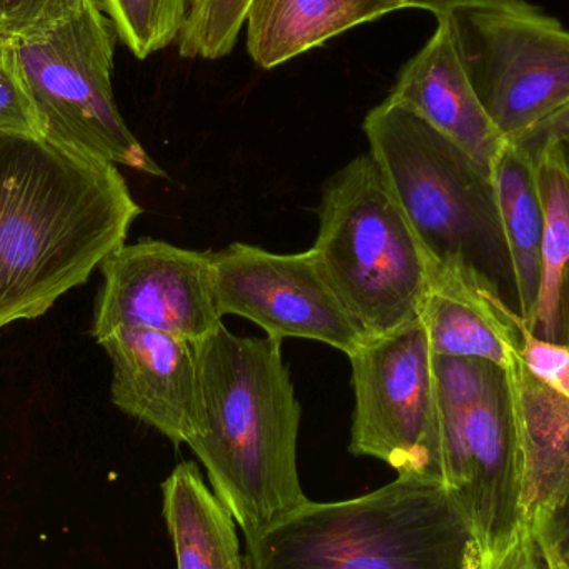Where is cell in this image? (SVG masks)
<instances>
[{"label": "cell", "instance_id": "obj_1", "mask_svg": "<svg viewBox=\"0 0 569 569\" xmlns=\"http://www.w3.org/2000/svg\"><path fill=\"white\" fill-rule=\"evenodd\" d=\"M140 213L113 163L0 133V330L86 283Z\"/></svg>", "mask_w": 569, "mask_h": 569}, {"label": "cell", "instance_id": "obj_2", "mask_svg": "<svg viewBox=\"0 0 569 569\" xmlns=\"http://www.w3.org/2000/svg\"><path fill=\"white\" fill-rule=\"evenodd\" d=\"M202 421L189 443L247 543L308 498L298 475L301 408L282 341L220 325L199 343Z\"/></svg>", "mask_w": 569, "mask_h": 569}, {"label": "cell", "instance_id": "obj_3", "mask_svg": "<svg viewBox=\"0 0 569 569\" xmlns=\"http://www.w3.org/2000/svg\"><path fill=\"white\" fill-rule=\"evenodd\" d=\"M471 550L453 495L417 473L351 500H308L247 543L252 569H465Z\"/></svg>", "mask_w": 569, "mask_h": 569}, {"label": "cell", "instance_id": "obj_4", "mask_svg": "<svg viewBox=\"0 0 569 569\" xmlns=\"http://www.w3.org/2000/svg\"><path fill=\"white\" fill-rule=\"evenodd\" d=\"M318 219L310 250L365 337L420 317L428 256L370 152L325 183Z\"/></svg>", "mask_w": 569, "mask_h": 569}, {"label": "cell", "instance_id": "obj_5", "mask_svg": "<svg viewBox=\"0 0 569 569\" xmlns=\"http://www.w3.org/2000/svg\"><path fill=\"white\" fill-rule=\"evenodd\" d=\"M363 130L428 259L461 260L497 287L503 279L513 287L490 177L390 99L370 110Z\"/></svg>", "mask_w": 569, "mask_h": 569}, {"label": "cell", "instance_id": "obj_6", "mask_svg": "<svg viewBox=\"0 0 569 569\" xmlns=\"http://www.w3.org/2000/svg\"><path fill=\"white\" fill-rule=\"evenodd\" d=\"M437 471L460 505L473 553L503 548L523 525L521 453L507 373L480 358L435 357Z\"/></svg>", "mask_w": 569, "mask_h": 569}, {"label": "cell", "instance_id": "obj_7", "mask_svg": "<svg viewBox=\"0 0 569 569\" xmlns=\"http://www.w3.org/2000/svg\"><path fill=\"white\" fill-rule=\"evenodd\" d=\"M117 42L116 27L99 0H87L72 16L13 39L42 139L90 159L167 177L117 107Z\"/></svg>", "mask_w": 569, "mask_h": 569}, {"label": "cell", "instance_id": "obj_8", "mask_svg": "<svg viewBox=\"0 0 569 569\" xmlns=\"http://www.w3.org/2000/svg\"><path fill=\"white\" fill-rule=\"evenodd\" d=\"M478 97L508 140L569 106V30L527 0L450 13Z\"/></svg>", "mask_w": 569, "mask_h": 569}, {"label": "cell", "instance_id": "obj_9", "mask_svg": "<svg viewBox=\"0 0 569 569\" xmlns=\"http://www.w3.org/2000/svg\"><path fill=\"white\" fill-rule=\"evenodd\" d=\"M355 391L350 451L398 475L438 477L433 353L420 318L350 355Z\"/></svg>", "mask_w": 569, "mask_h": 569}, {"label": "cell", "instance_id": "obj_10", "mask_svg": "<svg viewBox=\"0 0 569 569\" xmlns=\"http://www.w3.org/2000/svg\"><path fill=\"white\" fill-rule=\"evenodd\" d=\"M99 269L97 341L119 328H147L200 343L223 325L212 252L143 239L117 249Z\"/></svg>", "mask_w": 569, "mask_h": 569}, {"label": "cell", "instance_id": "obj_11", "mask_svg": "<svg viewBox=\"0 0 569 569\" xmlns=\"http://www.w3.org/2000/svg\"><path fill=\"white\" fill-rule=\"evenodd\" d=\"M212 262L220 311L253 321L267 337L320 341L347 357L368 340L311 250L282 256L232 243Z\"/></svg>", "mask_w": 569, "mask_h": 569}, {"label": "cell", "instance_id": "obj_12", "mask_svg": "<svg viewBox=\"0 0 569 569\" xmlns=\"http://www.w3.org/2000/svg\"><path fill=\"white\" fill-rule=\"evenodd\" d=\"M97 343L112 361L113 405L189 447L202 421L199 343L147 328H119Z\"/></svg>", "mask_w": 569, "mask_h": 569}, {"label": "cell", "instance_id": "obj_13", "mask_svg": "<svg viewBox=\"0 0 569 569\" xmlns=\"http://www.w3.org/2000/svg\"><path fill=\"white\" fill-rule=\"evenodd\" d=\"M388 99L420 117L491 176L508 139L468 76L450 13L437 17L433 36L405 63Z\"/></svg>", "mask_w": 569, "mask_h": 569}, {"label": "cell", "instance_id": "obj_14", "mask_svg": "<svg viewBox=\"0 0 569 569\" xmlns=\"http://www.w3.org/2000/svg\"><path fill=\"white\" fill-rule=\"evenodd\" d=\"M418 318L435 357L480 358L505 371L520 351V313L497 284L461 260L428 259Z\"/></svg>", "mask_w": 569, "mask_h": 569}, {"label": "cell", "instance_id": "obj_15", "mask_svg": "<svg viewBox=\"0 0 569 569\" xmlns=\"http://www.w3.org/2000/svg\"><path fill=\"white\" fill-rule=\"evenodd\" d=\"M505 373L520 443L523 525L533 535L569 491V400L540 383L520 351Z\"/></svg>", "mask_w": 569, "mask_h": 569}, {"label": "cell", "instance_id": "obj_16", "mask_svg": "<svg viewBox=\"0 0 569 569\" xmlns=\"http://www.w3.org/2000/svg\"><path fill=\"white\" fill-rule=\"evenodd\" d=\"M401 9H408L405 0H252L246 19L247 49L257 66L272 70Z\"/></svg>", "mask_w": 569, "mask_h": 569}, {"label": "cell", "instance_id": "obj_17", "mask_svg": "<svg viewBox=\"0 0 569 569\" xmlns=\"http://www.w3.org/2000/svg\"><path fill=\"white\" fill-rule=\"evenodd\" d=\"M163 518L177 569H252L242 553L239 527L193 461L163 481Z\"/></svg>", "mask_w": 569, "mask_h": 569}, {"label": "cell", "instance_id": "obj_18", "mask_svg": "<svg viewBox=\"0 0 569 569\" xmlns=\"http://www.w3.org/2000/svg\"><path fill=\"white\" fill-rule=\"evenodd\" d=\"M501 236L510 260L518 313L530 320L540 290V249L543 206L537 163L527 150L508 140L491 169Z\"/></svg>", "mask_w": 569, "mask_h": 569}, {"label": "cell", "instance_id": "obj_19", "mask_svg": "<svg viewBox=\"0 0 569 569\" xmlns=\"http://www.w3.org/2000/svg\"><path fill=\"white\" fill-rule=\"evenodd\" d=\"M543 206L540 290L527 321L541 340L567 343L569 307V162L560 143L533 157Z\"/></svg>", "mask_w": 569, "mask_h": 569}, {"label": "cell", "instance_id": "obj_20", "mask_svg": "<svg viewBox=\"0 0 569 569\" xmlns=\"http://www.w3.org/2000/svg\"><path fill=\"white\" fill-rule=\"evenodd\" d=\"M120 42L137 59L172 46L186 23L189 0H99Z\"/></svg>", "mask_w": 569, "mask_h": 569}, {"label": "cell", "instance_id": "obj_21", "mask_svg": "<svg viewBox=\"0 0 569 569\" xmlns=\"http://www.w3.org/2000/svg\"><path fill=\"white\" fill-rule=\"evenodd\" d=\"M252 0H189L180 30L183 59L217 60L236 49Z\"/></svg>", "mask_w": 569, "mask_h": 569}, {"label": "cell", "instance_id": "obj_22", "mask_svg": "<svg viewBox=\"0 0 569 569\" xmlns=\"http://www.w3.org/2000/svg\"><path fill=\"white\" fill-rule=\"evenodd\" d=\"M0 133L42 137L16 43L0 36Z\"/></svg>", "mask_w": 569, "mask_h": 569}, {"label": "cell", "instance_id": "obj_23", "mask_svg": "<svg viewBox=\"0 0 569 569\" xmlns=\"http://www.w3.org/2000/svg\"><path fill=\"white\" fill-rule=\"evenodd\" d=\"M520 358L525 368L550 390L569 400V345L541 340L518 318Z\"/></svg>", "mask_w": 569, "mask_h": 569}, {"label": "cell", "instance_id": "obj_24", "mask_svg": "<svg viewBox=\"0 0 569 569\" xmlns=\"http://www.w3.org/2000/svg\"><path fill=\"white\" fill-rule=\"evenodd\" d=\"M87 0H0V36L19 39L72 16Z\"/></svg>", "mask_w": 569, "mask_h": 569}, {"label": "cell", "instance_id": "obj_25", "mask_svg": "<svg viewBox=\"0 0 569 569\" xmlns=\"http://www.w3.org/2000/svg\"><path fill=\"white\" fill-rule=\"evenodd\" d=\"M537 541L525 525L500 550L477 555L471 550L465 569H540Z\"/></svg>", "mask_w": 569, "mask_h": 569}, {"label": "cell", "instance_id": "obj_26", "mask_svg": "<svg viewBox=\"0 0 569 569\" xmlns=\"http://www.w3.org/2000/svg\"><path fill=\"white\" fill-rule=\"evenodd\" d=\"M533 538L548 569H569V491Z\"/></svg>", "mask_w": 569, "mask_h": 569}, {"label": "cell", "instance_id": "obj_27", "mask_svg": "<svg viewBox=\"0 0 569 569\" xmlns=\"http://www.w3.org/2000/svg\"><path fill=\"white\" fill-rule=\"evenodd\" d=\"M569 139V106L558 110L553 116L538 123L533 129L528 130L520 139L511 140L521 149L527 150L531 157L540 153L547 147L563 142Z\"/></svg>", "mask_w": 569, "mask_h": 569}, {"label": "cell", "instance_id": "obj_28", "mask_svg": "<svg viewBox=\"0 0 569 569\" xmlns=\"http://www.w3.org/2000/svg\"><path fill=\"white\" fill-rule=\"evenodd\" d=\"M408 9L428 10L435 17L451 13L461 7L475 6V3L487 2V0H405Z\"/></svg>", "mask_w": 569, "mask_h": 569}, {"label": "cell", "instance_id": "obj_29", "mask_svg": "<svg viewBox=\"0 0 569 569\" xmlns=\"http://www.w3.org/2000/svg\"><path fill=\"white\" fill-rule=\"evenodd\" d=\"M561 149H563L565 157H567V160L569 162V139L563 140V142H560Z\"/></svg>", "mask_w": 569, "mask_h": 569}, {"label": "cell", "instance_id": "obj_30", "mask_svg": "<svg viewBox=\"0 0 569 569\" xmlns=\"http://www.w3.org/2000/svg\"><path fill=\"white\" fill-rule=\"evenodd\" d=\"M567 343L569 345V307H568V317H567Z\"/></svg>", "mask_w": 569, "mask_h": 569}]
</instances>
